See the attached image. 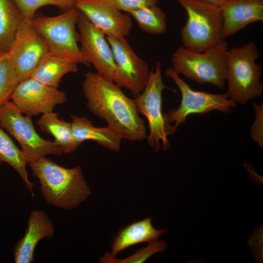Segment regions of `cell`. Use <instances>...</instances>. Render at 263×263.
I'll return each mask as SVG.
<instances>
[{
  "instance_id": "cell-1",
  "label": "cell",
  "mask_w": 263,
  "mask_h": 263,
  "mask_svg": "<svg viewBox=\"0 0 263 263\" xmlns=\"http://www.w3.org/2000/svg\"><path fill=\"white\" fill-rule=\"evenodd\" d=\"M82 90L89 110L106 121L122 139L142 141L146 138L144 120L134 99L128 97L112 80L97 73L85 74Z\"/></svg>"
},
{
  "instance_id": "cell-2",
  "label": "cell",
  "mask_w": 263,
  "mask_h": 263,
  "mask_svg": "<svg viewBox=\"0 0 263 263\" xmlns=\"http://www.w3.org/2000/svg\"><path fill=\"white\" fill-rule=\"evenodd\" d=\"M28 165L50 205L69 210L77 207L92 193L79 166L66 168L46 157L29 161Z\"/></svg>"
},
{
  "instance_id": "cell-3",
  "label": "cell",
  "mask_w": 263,
  "mask_h": 263,
  "mask_svg": "<svg viewBox=\"0 0 263 263\" xmlns=\"http://www.w3.org/2000/svg\"><path fill=\"white\" fill-rule=\"evenodd\" d=\"M185 9L187 20L182 28L183 46L203 52L225 40L220 7L200 0H176Z\"/></svg>"
},
{
  "instance_id": "cell-4",
  "label": "cell",
  "mask_w": 263,
  "mask_h": 263,
  "mask_svg": "<svg viewBox=\"0 0 263 263\" xmlns=\"http://www.w3.org/2000/svg\"><path fill=\"white\" fill-rule=\"evenodd\" d=\"M259 56L254 42L228 49L226 94L231 100L244 104L261 96L263 92V85L260 81L262 67L256 63Z\"/></svg>"
},
{
  "instance_id": "cell-5",
  "label": "cell",
  "mask_w": 263,
  "mask_h": 263,
  "mask_svg": "<svg viewBox=\"0 0 263 263\" xmlns=\"http://www.w3.org/2000/svg\"><path fill=\"white\" fill-rule=\"evenodd\" d=\"M227 50L225 40L203 52L181 46L172 54V68L177 74L199 84L208 83L223 89L227 70Z\"/></svg>"
},
{
  "instance_id": "cell-6",
  "label": "cell",
  "mask_w": 263,
  "mask_h": 263,
  "mask_svg": "<svg viewBox=\"0 0 263 263\" xmlns=\"http://www.w3.org/2000/svg\"><path fill=\"white\" fill-rule=\"evenodd\" d=\"M80 11L75 6L56 16L34 17L29 21L43 38L48 52L69 61L89 66L82 56L76 30Z\"/></svg>"
},
{
  "instance_id": "cell-7",
  "label": "cell",
  "mask_w": 263,
  "mask_h": 263,
  "mask_svg": "<svg viewBox=\"0 0 263 263\" xmlns=\"http://www.w3.org/2000/svg\"><path fill=\"white\" fill-rule=\"evenodd\" d=\"M165 75L173 80L182 96L180 106L164 114L169 135L173 134L180 124L184 123L190 114L204 113L213 110L226 113L236 107V103L226 94H213L193 90L172 67L166 70Z\"/></svg>"
},
{
  "instance_id": "cell-8",
  "label": "cell",
  "mask_w": 263,
  "mask_h": 263,
  "mask_svg": "<svg viewBox=\"0 0 263 263\" xmlns=\"http://www.w3.org/2000/svg\"><path fill=\"white\" fill-rule=\"evenodd\" d=\"M165 89L172 90L164 84L161 63L157 61L155 68L150 72L144 89L134 99L139 113L145 115L148 121L150 133L146 138L156 151L161 148L166 150L169 147L168 126L162 110V94Z\"/></svg>"
},
{
  "instance_id": "cell-9",
  "label": "cell",
  "mask_w": 263,
  "mask_h": 263,
  "mask_svg": "<svg viewBox=\"0 0 263 263\" xmlns=\"http://www.w3.org/2000/svg\"><path fill=\"white\" fill-rule=\"evenodd\" d=\"M23 114L9 101L0 108V126L19 142L28 162L48 155H61V148L54 141L41 137L35 129L31 116Z\"/></svg>"
},
{
  "instance_id": "cell-10",
  "label": "cell",
  "mask_w": 263,
  "mask_h": 263,
  "mask_svg": "<svg viewBox=\"0 0 263 263\" xmlns=\"http://www.w3.org/2000/svg\"><path fill=\"white\" fill-rule=\"evenodd\" d=\"M107 39L116 65L114 82L129 90L134 96L137 95L143 91L149 78L148 64L136 55L126 38Z\"/></svg>"
},
{
  "instance_id": "cell-11",
  "label": "cell",
  "mask_w": 263,
  "mask_h": 263,
  "mask_svg": "<svg viewBox=\"0 0 263 263\" xmlns=\"http://www.w3.org/2000/svg\"><path fill=\"white\" fill-rule=\"evenodd\" d=\"M48 52L46 43L29 20L21 21L5 56L17 72L20 81L28 78Z\"/></svg>"
},
{
  "instance_id": "cell-12",
  "label": "cell",
  "mask_w": 263,
  "mask_h": 263,
  "mask_svg": "<svg viewBox=\"0 0 263 263\" xmlns=\"http://www.w3.org/2000/svg\"><path fill=\"white\" fill-rule=\"evenodd\" d=\"M77 27L83 57L93 65L97 73L113 81L116 65L105 35L80 12Z\"/></svg>"
},
{
  "instance_id": "cell-13",
  "label": "cell",
  "mask_w": 263,
  "mask_h": 263,
  "mask_svg": "<svg viewBox=\"0 0 263 263\" xmlns=\"http://www.w3.org/2000/svg\"><path fill=\"white\" fill-rule=\"evenodd\" d=\"M11 101L23 114L35 116L52 112L57 105L67 101L65 92L28 77L16 87Z\"/></svg>"
},
{
  "instance_id": "cell-14",
  "label": "cell",
  "mask_w": 263,
  "mask_h": 263,
  "mask_svg": "<svg viewBox=\"0 0 263 263\" xmlns=\"http://www.w3.org/2000/svg\"><path fill=\"white\" fill-rule=\"evenodd\" d=\"M75 6L107 37L126 38L132 27L128 13H123L102 0H77Z\"/></svg>"
},
{
  "instance_id": "cell-15",
  "label": "cell",
  "mask_w": 263,
  "mask_h": 263,
  "mask_svg": "<svg viewBox=\"0 0 263 263\" xmlns=\"http://www.w3.org/2000/svg\"><path fill=\"white\" fill-rule=\"evenodd\" d=\"M24 236L14 248L15 263H31L34 261V252L38 242L52 238L55 228L48 214L41 210H33L30 213Z\"/></svg>"
},
{
  "instance_id": "cell-16",
  "label": "cell",
  "mask_w": 263,
  "mask_h": 263,
  "mask_svg": "<svg viewBox=\"0 0 263 263\" xmlns=\"http://www.w3.org/2000/svg\"><path fill=\"white\" fill-rule=\"evenodd\" d=\"M220 7L225 38L251 23L263 21V0H224Z\"/></svg>"
},
{
  "instance_id": "cell-17",
  "label": "cell",
  "mask_w": 263,
  "mask_h": 263,
  "mask_svg": "<svg viewBox=\"0 0 263 263\" xmlns=\"http://www.w3.org/2000/svg\"><path fill=\"white\" fill-rule=\"evenodd\" d=\"M70 117L74 137L79 147L85 141L93 140L111 150H120L122 138L110 127H96L86 116L71 113Z\"/></svg>"
},
{
  "instance_id": "cell-18",
  "label": "cell",
  "mask_w": 263,
  "mask_h": 263,
  "mask_svg": "<svg viewBox=\"0 0 263 263\" xmlns=\"http://www.w3.org/2000/svg\"><path fill=\"white\" fill-rule=\"evenodd\" d=\"M166 229L155 228L151 224V219L134 222L121 229L113 239L111 244V253L115 256L120 251L133 245L142 243H152L161 236Z\"/></svg>"
},
{
  "instance_id": "cell-19",
  "label": "cell",
  "mask_w": 263,
  "mask_h": 263,
  "mask_svg": "<svg viewBox=\"0 0 263 263\" xmlns=\"http://www.w3.org/2000/svg\"><path fill=\"white\" fill-rule=\"evenodd\" d=\"M78 71L77 64L48 52L39 60L28 77L58 88L64 75Z\"/></svg>"
},
{
  "instance_id": "cell-20",
  "label": "cell",
  "mask_w": 263,
  "mask_h": 263,
  "mask_svg": "<svg viewBox=\"0 0 263 263\" xmlns=\"http://www.w3.org/2000/svg\"><path fill=\"white\" fill-rule=\"evenodd\" d=\"M58 115L53 111L43 114L36 123L42 132L54 137V141L63 153H71L79 147L74 137L72 123L60 119Z\"/></svg>"
},
{
  "instance_id": "cell-21",
  "label": "cell",
  "mask_w": 263,
  "mask_h": 263,
  "mask_svg": "<svg viewBox=\"0 0 263 263\" xmlns=\"http://www.w3.org/2000/svg\"><path fill=\"white\" fill-rule=\"evenodd\" d=\"M3 162L7 163L16 171L34 196V183L29 180L26 169L28 160L21 149L0 128V165Z\"/></svg>"
},
{
  "instance_id": "cell-22",
  "label": "cell",
  "mask_w": 263,
  "mask_h": 263,
  "mask_svg": "<svg viewBox=\"0 0 263 263\" xmlns=\"http://www.w3.org/2000/svg\"><path fill=\"white\" fill-rule=\"evenodd\" d=\"M13 0H0V52L6 53L22 19Z\"/></svg>"
},
{
  "instance_id": "cell-23",
  "label": "cell",
  "mask_w": 263,
  "mask_h": 263,
  "mask_svg": "<svg viewBox=\"0 0 263 263\" xmlns=\"http://www.w3.org/2000/svg\"><path fill=\"white\" fill-rule=\"evenodd\" d=\"M127 13L133 18L139 27L147 33L156 35L166 32V14L157 5L130 11Z\"/></svg>"
},
{
  "instance_id": "cell-24",
  "label": "cell",
  "mask_w": 263,
  "mask_h": 263,
  "mask_svg": "<svg viewBox=\"0 0 263 263\" xmlns=\"http://www.w3.org/2000/svg\"><path fill=\"white\" fill-rule=\"evenodd\" d=\"M5 54L0 58V108L11 100L16 87L20 82L17 72Z\"/></svg>"
},
{
  "instance_id": "cell-25",
  "label": "cell",
  "mask_w": 263,
  "mask_h": 263,
  "mask_svg": "<svg viewBox=\"0 0 263 263\" xmlns=\"http://www.w3.org/2000/svg\"><path fill=\"white\" fill-rule=\"evenodd\" d=\"M77 0H13L19 10L22 19L29 20L34 17L40 7L53 5L61 10L67 11L75 7Z\"/></svg>"
},
{
  "instance_id": "cell-26",
  "label": "cell",
  "mask_w": 263,
  "mask_h": 263,
  "mask_svg": "<svg viewBox=\"0 0 263 263\" xmlns=\"http://www.w3.org/2000/svg\"><path fill=\"white\" fill-rule=\"evenodd\" d=\"M167 246L168 244L165 241L156 240L150 243L147 247L140 249L129 257L124 259H118L115 256H111L110 253H106L100 259V262L104 263H142L153 254L164 251Z\"/></svg>"
},
{
  "instance_id": "cell-27",
  "label": "cell",
  "mask_w": 263,
  "mask_h": 263,
  "mask_svg": "<svg viewBox=\"0 0 263 263\" xmlns=\"http://www.w3.org/2000/svg\"><path fill=\"white\" fill-rule=\"evenodd\" d=\"M120 11L127 13L145 7L157 5L161 0H102Z\"/></svg>"
},
{
  "instance_id": "cell-28",
  "label": "cell",
  "mask_w": 263,
  "mask_h": 263,
  "mask_svg": "<svg viewBox=\"0 0 263 263\" xmlns=\"http://www.w3.org/2000/svg\"><path fill=\"white\" fill-rule=\"evenodd\" d=\"M256 117L251 129V135L254 140L263 147V104L253 105Z\"/></svg>"
},
{
  "instance_id": "cell-29",
  "label": "cell",
  "mask_w": 263,
  "mask_h": 263,
  "mask_svg": "<svg viewBox=\"0 0 263 263\" xmlns=\"http://www.w3.org/2000/svg\"><path fill=\"white\" fill-rule=\"evenodd\" d=\"M208 2L220 6L223 2L224 0H200Z\"/></svg>"
},
{
  "instance_id": "cell-30",
  "label": "cell",
  "mask_w": 263,
  "mask_h": 263,
  "mask_svg": "<svg viewBox=\"0 0 263 263\" xmlns=\"http://www.w3.org/2000/svg\"><path fill=\"white\" fill-rule=\"evenodd\" d=\"M4 54H5L0 55V58H1Z\"/></svg>"
},
{
  "instance_id": "cell-31",
  "label": "cell",
  "mask_w": 263,
  "mask_h": 263,
  "mask_svg": "<svg viewBox=\"0 0 263 263\" xmlns=\"http://www.w3.org/2000/svg\"><path fill=\"white\" fill-rule=\"evenodd\" d=\"M1 54H4L1 53L0 52V55H1Z\"/></svg>"
}]
</instances>
